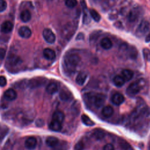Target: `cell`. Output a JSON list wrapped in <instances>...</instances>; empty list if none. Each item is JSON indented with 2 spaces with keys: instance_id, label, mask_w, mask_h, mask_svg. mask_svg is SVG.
I'll use <instances>...</instances> for the list:
<instances>
[{
  "instance_id": "obj_9",
  "label": "cell",
  "mask_w": 150,
  "mask_h": 150,
  "mask_svg": "<svg viewBox=\"0 0 150 150\" xmlns=\"http://www.w3.org/2000/svg\"><path fill=\"white\" fill-rule=\"evenodd\" d=\"M37 145V140L35 137H29L25 142V146L29 149L32 150L34 149Z\"/></svg>"
},
{
  "instance_id": "obj_40",
  "label": "cell",
  "mask_w": 150,
  "mask_h": 150,
  "mask_svg": "<svg viewBox=\"0 0 150 150\" xmlns=\"http://www.w3.org/2000/svg\"><path fill=\"white\" fill-rule=\"evenodd\" d=\"M145 42H150V33L147 35V36L145 38Z\"/></svg>"
},
{
  "instance_id": "obj_16",
  "label": "cell",
  "mask_w": 150,
  "mask_h": 150,
  "mask_svg": "<svg viewBox=\"0 0 150 150\" xmlns=\"http://www.w3.org/2000/svg\"><path fill=\"white\" fill-rule=\"evenodd\" d=\"M92 135L95 139L100 140V139H102L105 137V132L102 129L97 128L93 131Z\"/></svg>"
},
{
  "instance_id": "obj_24",
  "label": "cell",
  "mask_w": 150,
  "mask_h": 150,
  "mask_svg": "<svg viewBox=\"0 0 150 150\" xmlns=\"http://www.w3.org/2000/svg\"><path fill=\"white\" fill-rule=\"evenodd\" d=\"M121 76L125 81H129L134 76V72L129 69H124L121 71Z\"/></svg>"
},
{
  "instance_id": "obj_8",
  "label": "cell",
  "mask_w": 150,
  "mask_h": 150,
  "mask_svg": "<svg viewBox=\"0 0 150 150\" xmlns=\"http://www.w3.org/2000/svg\"><path fill=\"white\" fill-rule=\"evenodd\" d=\"M13 28V23L9 21H6L4 22L1 26V30L2 33H8L11 32Z\"/></svg>"
},
{
  "instance_id": "obj_23",
  "label": "cell",
  "mask_w": 150,
  "mask_h": 150,
  "mask_svg": "<svg viewBox=\"0 0 150 150\" xmlns=\"http://www.w3.org/2000/svg\"><path fill=\"white\" fill-rule=\"evenodd\" d=\"M52 119L53 120L62 123L64 120V114L60 111H56L53 114Z\"/></svg>"
},
{
  "instance_id": "obj_1",
  "label": "cell",
  "mask_w": 150,
  "mask_h": 150,
  "mask_svg": "<svg viewBox=\"0 0 150 150\" xmlns=\"http://www.w3.org/2000/svg\"><path fill=\"white\" fill-rule=\"evenodd\" d=\"M81 59L79 56L76 54H69L64 57V62L66 67L70 70L75 69V67L80 62Z\"/></svg>"
},
{
  "instance_id": "obj_15",
  "label": "cell",
  "mask_w": 150,
  "mask_h": 150,
  "mask_svg": "<svg viewBox=\"0 0 150 150\" xmlns=\"http://www.w3.org/2000/svg\"><path fill=\"white\" fill-rule=\"evenodd\" d=\"M139 14H140L139 9L138 8H134V9H132L128 14V18L129 21H130L131 22L135 21L139 17Z\"/></svg>"
},
{
  "instance_id": "obj_19",
  "label": "cell",
  "mask_w": 150,
  "mask_h": 150,
  "mask_svg": "<svg viewBox=\"0 0 150 150\" xmlns=\"http://www.w3.org/2000/svg\"><path fill=\"white\" fill-rule=\"evenodd\" d=\"M80 4H81V6L82 7V9L83 10V12H84L83 23L85 24H87L90 22V19H89V18H88V14H87V8L86 2L84 0H80Z\"/></svg>"
},
{
  "instance_id": "obj_11",
  "label": "cell",
  "mask_w": 150,
  "mask_h": 150,
  "mask_svg": "<svg viewBox=\"0 0 150 150\" xmlns=\"http://www.w3.org/2000/svg\"><path fill=\"white\" fill-rule=\"evenodd\" d=\"M124 100L125 98L124 96L122 94L119 93H117L114 94L111 98V101L112 103L116 105H121L122 103H123V102L124 101Z\"/></svg>"
},
{
  "instance_id": "obj_37",
  "label": "cell",
  "mask_w": 150,
  "mask_h": 150,
  "mask_svg": "<svg viewBox=\"0 0 150 150\" xmlns=\"http://www.w3.org/2000/svg\"><path fill=\"white\" fill-rule=\"evenodd\" d=\"M7 83L6 79L5 76H0V86L1 87H4L6 86Z\"/></svg>"
},
{
  "instance_id": "obj_39",
  "label": "cell",
  "mask_w": 150,
  "mask_h": 150,
  "mask_svg": "<svg viewBox=\"0 0 150 150\" xmlns=\"http://www.w3.org/2000/svg\"><path fill=\"white\" fill-rule=\"evenodd\" d=\"M5 54H6L5 50L3 48L0 47V59L1 60L3 59L5 56Z\"/></svg>"
},
{
  "instance_id": "obj_20",
  "label": "cell",
  "mask_w": 150,
  "mask_h": 150,
  "mask_svg": "<svg viewBox=\"0 0 150 150\" xmlns=\"http://www.w3.org/2000/svg\"><path fill=\"white\" fill-rule=\"evenodd\" d=\"M87 76L85 72H80L76 78V83L79 86H83L87 79Z\"/></svg>"
},
{
  "instance_id": "obj_34",
  "label": "cell",
  "mask_w": 150,
  "mask_h": 150,
  "mask_svg": "<svg viewBox=\"0 0 150 150\" xmlns=\"http://www.w3.org/2000/svg\"><path fill=\"white\" fill-rule=\"evenodd\" d=\"M144 59L147 61H150V50L147 48H144L142 50Z\"/></svg>"
},
{
  "instance_id": "obj_26",
  "label": "cell",
  "mask_w": 150,
  "mask_h": 150,
  "mask_svg": "<svg viewBox=\"0 0 150 150\" xmlns=\"http://www.w3.org/2000/svg\"><path fill=\"white\" fill-rule=\"evenodd\" d=\"M9 129L6 125L0 123V142L8 134V133L9 132Z\"/></svg>"
},
{
  "instance_id": "obj_10",
  "label": "cell",
  "mask_w": 150,
  "mask_h": 150,
  "mask_svg": "<svg viewBox=\"0 0 150 150\" xmlns=\"http://www.w3.org/2000/svg\"><path fill=\"white\" fill-rule=\"evenodd\" d=\"M60 98L64 101H67L72 99L73 95L67 89H62L59 93Z\"/></svg>"
},
{
  "instance_id": "obj_32",
  "label": "cell",
  "mask_w": 150,
  "mask_h": 150,
  "mask_svg": "<svg viewBox=\"0 0 150 150\" xmlns=\"http://www.w3.org/2000/svg\"><path fill=\"white\" fill-rule=\"evenodd\" d=\"M77 4V0H65V5L70 8L75 7Z\"/></svg>"
},
{
  "instance_id": "obj_29",
  "label": "cell",
  "mask_w": 150,
  "mask_h": 150,
  "mask_svg": "<svg viewBox=\"0 0 150 150\" xmlns=\"http://www.w3.org/2000/svg\"><path fill=\"white\" fill-rule=\"evenodd\" d=\"M81 121L83 123L87 126H93L94 125V122L91 120V118L86 114L81 115Z\"/></svg>"
},
{
  "instance_id": "obj_35",
  "label": "cell",
  "mask_w": 150,
  "mask_h": 150,
  "mask_svg": "<svg viewBox=\"0 0 150 150\" xmlns=\"http://www.w3.org/2000/svg\"><path fill=\"white\" fill-rule=\"evenodd\" d=\"M84 148V145L82 141H79L74 145V150H83Z\"/></svg>"
},
{
  "instance_id": "obj_22",
  "label": "cell",
  "mask_w": 150,
  "mask_h": 150,
  "mask_svg": "<svg viewBox=\"0 0 150 150\" xmlns=\"http://www.w3.org/2000/svg\"><path fill=\"white\" fill-rule=\"evenodd\" d=\"M114 112V110L112 107L110 105H107L103 107L101 111V114L102 115L106 118L110 117Z\"/></svg>"
},
{
  "instance_id": "obj_38",
  "label": "cell",
  "mask_w": 150,
  "mask_h": 150,
  "mask_svg": "<svg viewBox=\"0 0 150 150\" xmlns=\"http://www.w3.org/2000/svg\"><path fill=\"white\" fill-rule=\"evenodd\" d=\"M103 150H115L114 146L111 144H107L104 145Z\"/></svg>"
},
{
  "instance_id": "obj_18",
  "label": "cell",
  "mask_w": 150,
  "mask_h": 150,
  "mask_svg": "<svg viewBox=\"0 0 150 150\" xmlns=\"http://www.w3.org/2000/svg\"><path fill=\"white\" fill-rule=\"evenodd\" d=\"M100 45L105 50L110 49L112 46V43L108 38H104L101 40Z\"/></svg>"
},
{
  "instance_id": "obj_21",
  "label": "cell",
  "mask_w": 150,
  "mask_h": 150,
  "mask_svg": "<svg viewBox=\"0 0 150 150\" xmlns=\"http://www.w3.org/2000/svg\"><path fill=\"white\" fill-rule=\"evenodd\" d=\"M20 18L23 22H29L31 19V13L30 11L28 9L22 11L20 14Z\"/></svg>"
},
{
  "instance_id": "obj_25",
  "label": "cell",
  "mask_w": 150,
  "mask_h": 150,
  "mask_svg": "<svg viewBox=\"0 0 150 150\" xmlns=\"http://www.w3.org/2000/svg\"><path fill=\"white\" fill-rule=\"evenodd\" d=\"M62 123L52 120L49 124V128L53 131H59L62 129Z\"/></svg>"
},
{
  "instance_id": "obj_28",
  "label": "cell",
  "mask_w": 150,
  "mask_h": 150,
  "mask_svg": "<svg viewBox=\"0 0 150 150\" xmlns=\"http://www.w3.org/2000/svg\"><path fill=\"white\" fill-rule=\"evenodd\" d=\"M124 79L121 76L117 75L115 76L113 79V82L115 84V85L118 87H120L122 86L125 83Z\"/></svg>"
},
{
  "instance_id": "obj_31",
  "label": "cell",
  "mask_w": 150,
  "mask_h": 150,
  "mask_svg": "<svg viewBox=\"0 0 150 150\" xmlns=\"http://www.w3.org/2000/svg\"><path fill=\"white\" fill-rule=\"evenodd\" d=\"M90 12V15L91 16V18L93 19L94 21H95L96 22H99L100 19H101V16L100 15V14L94 9H91L89 11Z\"/></svg>"
},
{
  "instance_id": "obj_4",
  "label": "cell",
  "mask_w": 150,
  "mask_h": 150,
  "mask_svg": "<svg viewBox=\"0 0 150 150\" xmlns=\"http://www.w3.org/2000/svg\"><path fill=\"white\" fill-rule=\"evenodd\" d=\"M92 101L96 107L100 108L104 105L105 101V97L103 94L97 93L92 97Z\"/></svg>"
},
{
  "instance_id": "obj_6",
  "label": "cell",
  "mask_w": 150,
  "mask_h": 150,
  "mask_svg": "<svg viewBox=\"0 0 150 150\" xmlns=\"http://www.w3.org/2000/svg\"><path fill=\"white\" fill-rule=\"evenodd\" d=\"M141 88V86L138 82H134L131 83L127 87V93L128 94L134 96L138 93Z\"/></svg>"
},
{
  "instance_id": "obj_14",
  "label": "cell",
  "mask_w": 150,
  "mask_h": 150,
  "mask_svg": "<svg viewBox=\"0 0 150 150\" xmlns=\"http://www.w3.org/2000/svg\"><path fill=\"white\" fill-rule=\"evenodd\" d=\"M59 88V85L57 82H51L46 87V91L49 94H53L56 93Z\"/></svg>"
},
{
  "instance_id": "obj_17",
  "label": "cell",
  "mask_w": 150,
  "mask_h": 150,
  "mask_svg": "<svg viewBox=\"0 0 150 150\" xmlns=\"http://www.w3.org/2000/svg\"><path fill=\"white\" fill-rule=\"evenodd\" d=\"M59 141L58 138L53 136L48 137L46 139V145L51 148H54L59 144Z\"/></svg>"
},
{
  "instance_id": "obj_13",
  "label": "cell",
  "mask_w": 150,
  "mask_h": 150,
  "mask_svg": "<svg viewBox=\"0 0 150 150\" xmlns=\"http://www.w3.org/2000/svg\"><path fill=\"white\" fill-rule=\"evenodd\" d=\"M43 56L49 60H54L56 57L55 52L50 48H46L43 51Z\"/></svg>"
},
{
  "instance_id": "obj_30",
  "label": "cell",
  "mask_w": 150,
  "mask_h": 150,
  "mask_svg": "<svg viewBox=\"0 0 150 150\" xmlns=\"http://www.w3.org/2000/svg\"><path fill=\"white\" fill-rule=\"evenodd\" d=\"M119 145L120 147L124 150H132L131 146L124 139H120Z\"/></svg>"
},
{
  "instance_id": "obj_5",
  "label": "cell",
  "mask_w": 150,
  "mask_h": 150,
  "mask_svg": "<svg viewBox=\"0 0 150 150\" xmlns=\"http://www.w3.org/2000/svg\"><path fill=\"white\" fill-rule=\"evenodd\" d=\"M43 37L48 43H53L56 40V36L54 33L48 28H46L43 30Z\"/></svg>"
},
{
  "instance_id": "obj_12",
  "label": "cell",
  "mask_w": 150,
  "mask_h": 150,
  "mask_svg": "<svg viewBox=\"0 0 150 150\" xmlns=\"http://www.w3.org/2000/svg\"><path fill=\"white\" fill-rule=\"evenodd\" d=\"M4 97L8 101H13L16 98L17 93L13 89L9 88L5 91Z\"/></svg>"
},
{
  "instance_id": "obj_2",
  "label": "cell",
  "mask_w": 150,
  "mask_h": 150,
  "mask_svg": "<svg viewBox=\"0 0 150 150\" xmlns=\"http://www.w3.org/2000/svg\"><path fill=\"white\" fill-rule=\"evenodd\" d=\"M149 23L148 21L143 20L141 22L136 30V35L138 37H142L144 36L149 29Z\"/></svg>"
},
{
  "instance_id": "obj_33",
  "label": "cell",
  "mask_w": 150,
  "mask_h": 150,
  "mask_svg": "<svg viewBox=\"0 0 150 150\" xmlns=\"http://www.w3.org/2000/svg\"><path fill=\"white\" fill-rule=\"evenodd\" d=\"M128 55L132 59H135L137 55V52L134 47H131L128 49Z\"/></svg>"
},
{
  "instance_id": "obj_7",
  "label": "cell",
  "mask_w": 150,
  "mask_h": 150,
  "mask_svg": "<svg viewBox=\"0 0 150 150\" xmlns=\"http://www.w3.org/2000/svg\"><path fill=\"white\" fill-rule=\"evenodd\" d=\"M18 34L21 37L28 39L32 35V32L29 27L26 26H23L19 29Z\"/></svg>"
},
{
  "instance_id": "obj_3",
  "label": "cell",
  "mask_w": 150,
  "mask_h": 150,
  "mask_svg": "<svg viewBox=\"0 0 150 150\" xmlns=\"http://www.w3.org/2000/svg\"><path fill=\"white\" fill-rule=\"evenodd\" d=\"M46 81V79L42 77H36L30 79L28 82V86L31 88H35L43 86Z\"/></svg>"
},
{
  "instance_id": "obj_27",
  "label": "cell",
  "mask_w": 150,
  "mask_h": 150,
  "mask_svg": "<svg viewBox=\"0 0 150 150\" xmlns=\"http://www.w3.org/2000/svg\"><path fill=\"white\" fill-rule=\"evenodd\" d=\"M8 62L9 65H11L12 66H15L20 63L21 60H20L19 57H18V56L13 55V56H11L8 57Z\"/></svg>"
},
{
  "instance_id": "obj_36",
  "label": "cell",
  "mask_w": 150,
  "mask_h": 150,
  "mask_svg": "<svg viewBox=\"0 0 150 150\" xmlns=\"http://www.w3.org/2000/svg\"><path fill=\"white\" fill-rule=\"evenodd\" d=\"M7 6L6 2L5 0H0V12L4 11Z\"/></svg>"
}]
</instances>
